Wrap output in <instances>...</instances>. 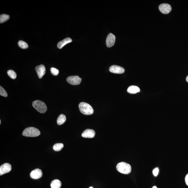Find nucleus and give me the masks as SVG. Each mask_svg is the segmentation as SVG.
Returning a JSON list of instances; mask_svg holds the SVG:
<instances>
[{"mask_svg": "<svg viewBox=\"0 0 188 188\" xmlns=\"http://www.w3.org/2000/svg\"><path fill=\"white\" fill-rule=\"evenodd\" d=\"M79 108L81 113L84 115H92L94 112V110L92 107L87 103L84 102L80 103L79 105Z\"/></svg>", "mask_w": 188, "mask_h": 188, "instance_id": "f257e3e1", "label": "nucleus"}, {"mask_svg": "<svg viewBox=\"0 0 188 188\" xmlns=\"http://www.w3.org/2000/svg\"><path fill=\"white\" fill-rule=\"evenodd\" d=\"M117 169L119 173L124 174H128L131 173V167L129 164L124 162L119 163L117 165Z\"/></svg>", "mask_w": 188, "mask_h": 188, "instance_id": "f03ea898", "label": "nucleus"}, {"mask_svg": "<svg viewBox=\"0 0 188 188\" xmlns=\"http://www.w3.org/2000/svg\"><path fill=\"white\" fill-rule=\"evenodd\" d=\"M40 134L39 130L34 127L26 128L22 133L23 136L27 137H37Z\"/></svg>", "mask_w": 188, "mask_h": 188, "instance_id": "7ed1b4c3", "label": "nucleus"}, {"mask_svg": "<svg viewBox=\"0 0 188 188\" xmlns=\"http://www.w3.org/2000/svg\"><path fill=\"white\" fill-rule=\"evenodd\" d=\"M32 105L35 109L40 113H44L46 111L47 106L43 101L37 100L33 102Z\"/></svg>", "mask_w": 188, "mask_h": 188, "instance_id": "20e7f679", "label": "nucleus"}, {"mask_svg": "<svg viewBox=\"0 0 188 188\" xmlns=\"http://www.w3.org/2000/svg\"><path fill=\"white\" fill-rule=\"evenodd\" d=\"M82 79L77 76L68 77L67 81L70 84L72 85H78L82 81Z\"/></svg>", "mask_w": 188, "mask_h": 188, "instance_id": "39448f33", "label": "nucleus"}, {"mask_svg": "<svg viewBox=\"0 0 188 188\" xmlns=\"http://www.w3.org/2000/svg\"><path fill=\"white\" fill-rule=\"evenodd\" d=\"M12 169L11 165L8 163H5L0 167V175L1 176L10 172Z\"/></svg>", "mask_w": 188, "mask_h": 188, "instance_id": "423d86ee", "label": "nucleus"}, {"mask_svg": "<svg viewBox=\"0 0 188 188\" xmlns=\"http://www.w3.org/2000/svg\"><path fill=\"white\" fill-rule=\"evenodd\" d=\"M159 9L162 13L168 14L171 11V7L168 3H162L160 5Z\"/></svg>", "mask_w": 188, "mask_h": 188, "instance_id": "0eeeda50", "label": "nucleus"}, {"mask_svg": "<svg viewBox=\"0 0 188 188\" xmlns=\"http://www.w3.org/2000/svg\"><path fill=\"white\" fill-rule=\"evenodd\" d=\"M115 36L112 33L109 34L106 40L107 46L110 47L113 46L115 43Z\"/></svg>", "mask_w": 188, "mask_h": 188, "instance_id": "6e6552de", "label": "nucleus"}, {"mask_svg": "<svg viewBox=\"0 0 188 188\" xmlns=\"http://www.w3.org/2000/svg\"><path fill=\"white\" fill-rule=\"evenodd\" d=\"M110 72L117 74H121L124 72L125 70L121 67L117 65H113L110 67L109 69Z\"/></svg>", "mask_w": 188, "mask_h": 188, "instance_id": "1a4fd4ad", "label": "nucleus"}, {"mask_svg": "<svg viewBox=\"0 0 188 188\" xmlns=\"http://www.w3.org/2000/svg\"><path fill=\"white\" fill-rule=\"evenodd\" d=\"M43 173L41 170L39 169L38 168L33 170L30 173V177L31 178L35 180L39 179L42 176Z\"/></svg>", "mask_w": 188, "mask_h": 188, "instance_id": "9d476101", "label": "nucleus"}, {"mask_svg": "<svg viewBox=\"0 0 188 188\" xmlns=\"http://www.w3.org/2000/svg\"><path fill=\"white\" fill-rule=\"evenodd\" d=\"M35 70L39 78H41L45 74L46 69L44 66L43 65H40L39 66H36Z\"/></svg>", "mask_w": 188, "mask_h": 188, "instance_id": "9b49d317", "label": "nucleus"}, {"mask_svg": "<svg viewBox=\"0 0 188 188\" xmlns=\"http://www.w3.org/2000/svg\"><path fill=\"white\" fill-rule=\"evenodd\" d=\"M95 135V132L94 130L89 129L85 130L82 134V136L83 137L88 138H94Z\"/></svg>", "mask_w": 188, "mask_h": 188, "instance_id": "f8f14e48", "label": "nucleus"}, {"mask_svg": "<svg viewBox=\"0 0 188 188\" xmlns=\"http://www.w3.org/2000/svg\"><path fill=\"white\" fill-rule=\"evenodd\" d=\"M72 40L70 38H67L59 42L57 45V47L59 49H61L67 44L71 43Z\"/></svg>", "mask_w": 188, "mask_h": 188, "instance_id": "ddd939ff", "label": "nucleus"}, {"mask_svg": "<svg viewBox=\"0 0 188 188\" xmlns=\"http://www.w3.org/2000/svg\"><path fill=\"white\" fill-rule=\"evenodd\" d=\"M140 91L139 87L136 86H131L128 87L127 89L128 92L130 94H136L139 92Z\"/></svg>", "mask_w": 188, "mask_h": 188, "instance_id": "4468645a", "label": "nucleus"}, {"mask_svg": "<svg viewBox=\"0 0 188 188\" xmlns=\"http://www.w3.org/2000/svg\"><path fill=\"white\" fill-rule=\"evenodd\" d=\"M61 186V182L58 180H53L51 184V188H60Z\"/></svg>", "mask_w": 188, "mask_h": 188, "instance_id": "2eb2a0df", "label": "nucleus"}, {"mask_svg": "<svg viewBox=\"0 0 188 188\" xmlns=\"http://www.w3.org/2000/svg\"><path fill=\"white\" fill-rule=\"evenodd\" d=\"M66 118L64 114H61L59 116L57 119V123L59 125H61L66 122Z\"/></svg>", "mask_w": 188, "mask_h": 188, "instance_id": "dca6fc26", "label": "nucleus"}, {"mask_svg": "<svg viewBox=\"0 0 188 188\" xmlns=\"http://www.w3.org/2000/svg\"><path fill=\"white\" fill-rule=\"evenodd\" d=\"M10 16L8 15L3 14L0 16V23L2 24L6 22L10 19Z\"/></svg>", "mask_w": 188, "mask_h": 188, "instance_id": "f3484780", "label": "nucleus"}, {"mask_svg": "<svg viewBox=\"0 0 188 188\" xmlns=\"http://www.w3.org/2000/svg\"><path fill=\"white\" fill-rule=\"evenodd\" d=\"M64 146V144L62 143H57L53 145V148L55 151H59L62 150Z\"/></svg>", "mask_w": 188, "mask_h": 188, "instance_id": "a211bd4d", "label": "nucleus"}, {"mask_svg": "<svg viewBox=\"0 0 188 188\" xmlns=\"http://www.w3.org/2000/svg\"><path fill=\"white\" fill-rule=\"evenodd\" d=\"M18 45L22 49H27L28 47V44L22 40H20L18 42Z\"/></svg>", "mask_w": 188, "mask_h": 188, "instance_id": "6ab92c4d", "label": "nucleus"}, {"mask_svg": "<svg viewBox=\"0 0 188 188\" xmlns=\"http://www.w3.org/2000/svg\"><path fill=\"white\" fill-rule=\"evenodd\" d=\"M8 74L9 76L12 79H15L17 77V74L15 71L13 70H10L8 71Z\"/></svg>", "mask_w": 188, "mask_h": 188, "instance_id": "aec40b11", "label": "nucleus"}, {"mask_svg": "<svg viewBox=\"0 0 188 188\" xmlns=\"http://www.w3.org/2000/svg\"><path fill=\"white\" fill-rule=\"evenodd\" d=\"M0 95L1 96H4V97H5L8 96V94H7L6 91L1 86L0 87Z\"/></svg>", "mask_w": 188, "mask_h": 188, "instance_id": "412c9836", "label": "nucleus"}, {"mask_svg": "<svg viewBox=\"0 0 188 188\" xmlns=\"http://www.w3.org/2000/svg\"><path fill=\"white\" fill-rule=\"evenodd\" d=\"M50 71L51 73L54 76H57L59 74V70L56 69L55 68L53 67L51 68Z\"/></svg>", "mask_w": 188, "mask_h": 188, "instance_id": "4be33fe9", "label": "nucleus"}, {"mask_svg": "<svg viewBox=\"0 0 188 188\" xmlns=\"http://www.w3.org/2000/svg\"><path fill=\"white\" fill-rule=\"evenodd\" d=\"M159 169L158 168H155L153 171V173L155 176H157L159 173Z\"/></svg>", "mask_w": 188, "mask_h": 188, "instance_id": "5701e85b", "label": "nucleus"}, {"mask_svg": "<svg viewBox=\"0 0 188 188\" xmlns=\"http://www.w3.org/2000/svg\"><path fill=\"white\" fill-rule=\"evenodd\" d=\"M185 182L186 184L188 186V173L186 176L185 177Z\"/></svg>", "mask_w": 188, "mask_h": 188, "instance_id": "b1692460", "label": "nucleus"}, {"mask_svg": "<svg viewBox=\"0 0 188 188\" xmlns=\"http://www.w3.org/2000/svg\"><path fill=\"white\" fill-rule=\"evenodd\" d=\"M186 80H187V81L188 82V75L187 77V78H186Z\"/></svg>", "mask_w": 188, "mask_h": 188, "instance_id": "393cba45", "label": "nucleus"}, {"mask_svg": "<svg viewBox=\"0 0 188 188\" xmlns=\"http://www.w3.org/2000/svg\"><path fill=\"white\" fill-rule=\"evenodd\" d=\"M152 188H157V187H156V186H154V187H153Z\"/></svg>", "mask_w": 188, "mask_h": 188, "instance_id": "a878e982", "label": "nucleus"}, {"mask_svg": "<svg viewBox=\"0 0 188 188\" xmlns=\"http://www.w3.org/2000/svg\"><path fill=\"white\" fill-rule=\"evenodd\" d=\"M89 188H93L92 187H89Z\"/></svg>", "mask_w": 188, "mask_h": 188, "instance_id": "bb28decb", "label": "nucleus"}, {"mask_svg": "<svg viewBox=\"0 0 188 188\" xmlns=\"http://www.w3.org/2000/svg\"><path fill=\"white\" fill-rule=\"evenodd\" d=\"M1 120H0V124H1Z\"/></svg>", "mask_w": 188, "mask_h": 188, "instance_id": "cd10ccee", "label": "nucleus"}]
</instances>
